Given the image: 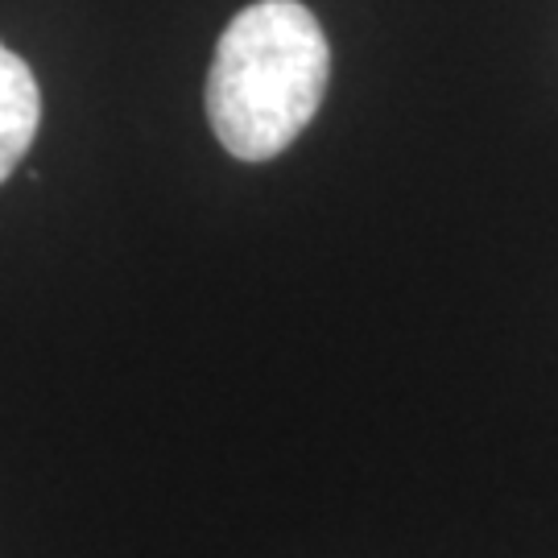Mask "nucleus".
Segmentation results:
<instances>
[{"label":"nucleus","instance_id":"nucleus-1","mask_svg":"<svg viewBox=\"0 0 558 558\" xmlns=\"http://www.w3.org/2000/svg\"><path fill=\"white\" fill-rule=\"evenodd\" d=\"M331 46L299 0H257L228 21L207 75V120L240 161H269L315 120Z\"/></svg>","mask_w":558,"mask_h":558},{"label":"nucleus","instance_id":"nucleus-2","mask_svg":"<svg viewBox=\"0 0 558 558\" xmlns=\"http://www.w3.org/2000/svg\"><path fill=\"white\" fill-rule=\"evenodd\" d=\"M41 124V96L34 71L0 41V182L29 154Z\"/></svg>","mask_w":558,"mask_h":558}]
</instances>
